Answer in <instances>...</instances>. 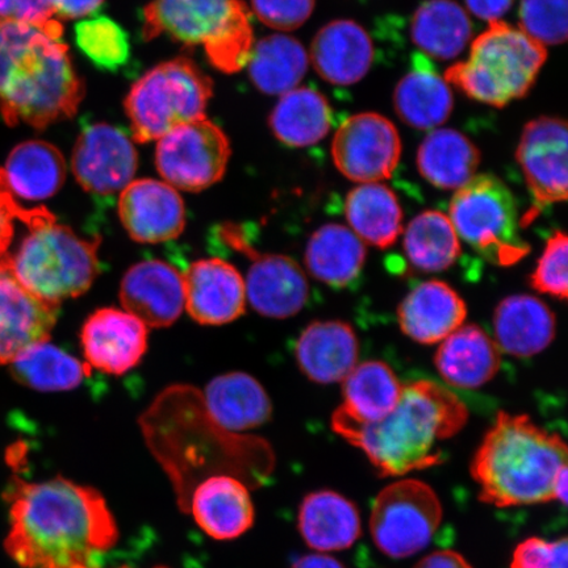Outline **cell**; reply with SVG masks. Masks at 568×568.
I'll list each match as a JSON object with an SVG mask.
<instances>
[{"label":"cell","mask_w":568,"mask_h":568,"mask_svg":"<svg viewBox=\"0 0 568 568\" xmlns=\"http://www.w3.org/2000/svg\"><path fill=\"white\" fill-rule=\"evenodd\" d=\"M10 531L4 549L21 568H83L110 550L119 537L115 518L101 493L57 477L13 479Z\"/></svg>","instance_id":"1"},{"label":"cell","mask_w":568,"mask_h":568,"mask_svg":"<svg viewBox=\"0 0 568 568\" xmlns=\"http://www.w3.org/2000/svg\"><path fill=\"white\" fill-rule=\"evenodd\" d=\"M468 420L464 403L436 382L403 387L399 403L383 420L365 424L339 408L332 428L366 454L383 477H400L443 460L437 445L457 435Z\"/></svg>","instance_id":"2"},{"label":"cell","mask_w":568,"mask_h":568,"mask_svg":"<svg viewBox=\"0 0 568 568\" xmlns=\"http://www.w3.org/2000/svg\"><path fill=\"white\" fill-rule=\"evenodd\" d=\"M62 32L0 21V113L7 124L44 130L80 109L84 84Z\"/></svg>","instance_id":"3"},{"label":"cell","mask_w":568,"mask_h":568,"mask_svg":"<svg viewBox=\"0 0 568 568\" xmlns=\"http://www.w3.org/2000/svg\"><path fill=\"white\" fill-rule=\"evenodd\" d=\"M567 470V446L559 435L527 415L500 412L471 465L480 500L496 507L532 506L556 500L554 489Z\"/></svg>","instance_id":"4"},{"label":"cell","mask_w":568,"mask_h":568,"mask_svg":"<svg viewBox=\"0 0 568 568\" xmlns=\"http://www.w3.org/2000/svg\"><path fill=\"white\" fill-rule=\"evenodd\" d=\"M142 34L202 45L212 65L226 74L247 65L254 45L251 12L241 0H152Z\"/></svg>","instance_id":"5"},{"label":"cell","mask_w":568,"mask_h":568,"mask_svg":"<svg viewBox=\"0 0 568 568\" xmlns=\"http://www.w3.org/2000/svg\"><path fill=\"white\" fill-rule=\"evenodd\" d=\"M546 59V48L520 28L493 21L474 40L467 60L447 69L444 78L474 101L506 106L528 94Z\"/></svg>","instance_id":"6"},{"label":"cell","mask_w":568,"mask_h":568,"mask_svg":"<svg viewBox=\"0 0 568 568\" xmlns=\"http://www.w3.org/2000/svg\"><path fill=\"white\" fill-rule=\"evenodd\" d=\"M19 251L10 255L17 278L40 300L55 305L88 293L99 273L101 239L87 240L53 215L28 226Z\"/></svg>","instance_id":"7"},{"label":"cell","mask_w":568,"mask_h":568,"mask_svg":"<svg viewBox=\"0 0 568 568\" xmlns=\"http://www.w3.org/2000/svg\"><path fill=\"white\" fill-rule=\"evenodd\" d=\"M212 81L186 57L149 70L125 99L134 141L160 140L174 128L205 118Z\"/></svg>","instance_id":"8"},{"label":"cell","mask_w":568,"mask_h":568,"mask_svg":"<svg viewBox=\"0 0 568 568\" xmlns=\"http://www.w3.org/2000/svg\"><path fill=\"white\" fill-rule=\"evenodd\" d=\"M449 219L459 240L489 264L513 266L530 253L516 199L500 178L473 176L454 194Z\"/></svg>","instance_id":"9"},{"label":"cell","mask_w":568,"mask_h":568,"mask_svg":"<svg viewBox=\"0 0 568 568\" xmlns=\"http://www.w3.org/2000/svg\"><path fill=\"white\" fill-rule=\"evenodd\" d=\"M443 506L426 483L404 479L376 496L371 529L376 548L396 559L420 552L436 535Z\"/></svg>","instance_id":"10"},{"label":"cell","mask_w":568,"mask_h":568,"mask_svg":"<svg viewBox=\"0 0 568 568\" xmlns=\"http://www.w3.org/2000/svg\"><path fill=\"white\" fill-rule=\"evenodd\" d=\"M230 158L229 138L205 118L174 128L155 149V165L163 180L175 190L190 193L222 180Z\"/></svg>","instance_id":"11"},{"label":"cell","mask_w":568,"mask_h":568,"mask_svg":"<svg viewBox=\"0 0 568 568\" xmlns=\"http://www.w3.org/2000/svg\"><path fill=\"white\" fill-rule=\"evenodd\" d=\"M220 234L225 244L251 260L244 282L246 301L254 311L272 318L300 314L310 295L307 275L302 266L287 255L255 251L240 225L224 224Z\"/></svg>","instance_id":"12"},{"label":"cell","mask_w":568,"mask_h":568,"mask_svg":"<svg viewBox=\"0 0 568 568\" xmlns=\"http://www.w3.org/2000/svg\"><path fill=\"white\" fill-rule=\"evenodd\" d=\"M402 155L396 126L379 113H358L339 125L332 142L333 162L341 174L359 184L393 176Z\"/></svg>","instance_id":"13"},{"label":"cell","mask_w":568,"mask_h":568,"mask_svg":"<svg viewBox=\"0 0 568 568\" xmlns=\"http://www.w3.org/2000/svg\"><path fill=\"white\" fill-rule=\"evenodd\" d=\"M567 124L558 118H538L525 125L517 148L532 207L521 219L527 226L545 209L567 201Z\"/></svg>","instance_id":"14"},{"label":"cell","mask_w":568,"mask_h":568,"mask_svg":"<svg viewBox=\"0 0 568 568\" xmlns=\"http://www.w3.org/2000/svg\"><path fill=\"white\" fill-rule=\"evenodd\" d=\"M139 154L130 136L118 126L97 123L84 126L71 158V169L83 190L111 195L133 182Z\"/></svg>","instance_id":"15"},{"label":"cell","mask_w":568,"mask_h":568,"mask_svg":"<svg viewBox=\"0 0 568 568\" xmlns=\"http://www.w3.org/2000/svg\"><path fill=\"white\" fill-rule=\"evenodd\" d=\"M60 305L33 295L17 278L10 255L0 260V366L11 365L32 346L47 343Z\"/></svg>","instance_id":"16"},{"label":"cell","mask_w":568,"mask_h":568,"mask_svg":"<svg viewBox=\"0 0 568 568\" xmlns=\"http://www.w3.org/2000/svg\"><path fill=\"white\" fill-rule=\"evenodd\" d=\"M148 326L126 311L98 310L81 332L87 364L111 375L131 372L148 351Z\"/></svg>","instance_id":"17"},{"label":"cell","mask_w":568,"mask_h":568,"mask_svg":"<svg viewBox=\"0 0 568 568\" xmlns=\"http://www.w3.org/2000/svg\"><path fill=\"white\" fill-rule=\"evenodd\" d=\"M119 216L130 237L141 244H161L180 237L186 210L178 191L166 182L133 181L119 197Z\"/></svg>","instance_id":"18"},{"label":"cell","mask_w":568,"mask_h":568,"mask_svg":"<svg viewBox=\"0 0 568 568\" xmlns=\"http://www.w3.org/2000/svg\"><path fill=\"white\" fill-rule=\"evenodd\" d=\"M120 302L148 328H166L184 310L183 274L160 260L139 262L120 284Z\"/></svg>","instance_id":"19"},{"label":"cell","mask_w":568,"mask_h":568,"mask_svg":"<svg viewBox=\"0 0 568 568\" xmlns=\"http://www.w3.org/2000/svg\"><path fill=\"white\" fill-rule=\"evenodd\" d=\"M184 310L202 325H224L244 314L245 282L239 270L222 258L194 262L183 274Z\"/></svg>","instance_id":"20"},{"label":"cell","mask_w":568,"mask_h":568,"mask_svg":"<svg viewBox=\"0 0 568 568\" xmlns=\"http://www.w3.org/2000/svg\"><path fill=\"white\" fill-rule=\"evenodd\" d=\"M187 513L205 535L222 541L243 536L254 523L247 486L232 475H213L199 483L190 496Z\"/></svg>","instance_id":"21"},{"label":"cell","mask_w":568,"mask_h":568,"mask_svg":"<svg viewBox=\"0 0 568 568\" xmlns=\"http://www.w3.org/2000/svg\"><path fill=\"white\" fill-rule=\"evenodd\" d=\"M466 316L465 301L443 281L417 284L397 311L404 335L423 345L443 343L464 325Z\"/></svg>","instance_id":"22"},{"label":"cell","mask_w":568,"mask_h":568,"mask_svg":"<svg viewBox=\"0 0 568 568\" xmlns=\"http://www.w3.org/2000/svg\"><path fill=\"white\" fill-rule=\"evenodd\" d=\"M308 55L324 81L352 87L371 70L374 47L371 36L355 21L335 20L318 31Z\"/></svg>","instance_id":"23"},{"label":"cell","mask_w":568,"mask_h":568,"mask_svg":"<svg viewBox=\"0 0 568 568\" xmlns=\"http://www.w3.org/2000/svg\"><path fill=\"white\" fill-rule=\"evenodd\" d=\"M359 344L349 324L315 322L296 341L297 366L308 379L322 385L343 382L358 365Z\"/></svg>","instance_id":"24"},{"label":"cell","mask_w":568,"mask_h":568,"mask_svg":"<svg viewBox=\"0 0 568 568\" xmlns=\"http://www.w3.org/2000/svg\"><path fill=\"white\" fill-rule=\"evenodd\" d=\"M435 365L447 385L477 389L499 372L501 352L479 325H462L439 345Z\"/></svg>","instance_id":"25"},{"label":"cell","mask_w":568,"mask_h":568,"mask_svg":"<svg viewBox=\"0 0 568 568\" xmlns=\"http://www.w3.org/2000/svg\"><path fill=\"white\" fill-rule=\"evenodd\" d=\"M202 397L213 422L234 435L258 428L273 415V404L266 389L246 373L216 376L205 387Z\"/></svg>","instance_id":"26"},{"label":"cell","mask_w":568,"mask_h":568,"mask_svg":"<svg viewBox=\"0 0 568 568\" xmlns=\"http://www.w3.org/2000/svg\"><path fill=\"white\" fill-rule=\"evenodd\" d=\"M556 316L535 296H508L495 310V343L500 352L517 358L544 352L556 337Z\"/></svg>","instance_id":"27"},{"label":"cell","mask_w":568,"mask_h":568,"mask_svg":"<svg viewBox=\"0 0 568 568\" xmlns=\"http://www.w3.org/2000/svg\"><path fill=\"white\" fill-rule=\"evenodd\" d=\"M395 89L394 104L404 123L416 130L433 131L449 119L454 106L450 84L424 55Z\"/></svg>","instance_id":"28"},{"label":"cell","mask_w":568,"mask_h":568,"mask_svg":"<svg viewBox=\"0 0 568 568\" xmlns=\"http://www.w3.org/2000/svg\"><path fill=\"white\" fill-rule=\"evenodd\" d=\"M300 530L305 544L318 552L345 550L361 537V516L343 495L318 491L302 503Z\"/></svg>","instance_id":"29"},{"label":"cell","mask_w":568,"mask_h":568,"mask_svg":"<svg viewBox=\"0 0 568 568\" xmlns=\"http://www.w3.org/2000/svg\"><path fill=\"white\" fill-rule=\"evenodd\" d=\"M7 187L28 202L47 201L65 183L67 162L47 141H26L13 148L3 169Z\"/></svg>","instance_id":"30"},{"label":"cell","mask_w":568,"mask_h":568,"mask_svg":"<svg viewBox=\"0 0 568 568\" xmlns=\"http://www.w3.org/2000/svg\"><path fill=\"white\" fill-rule=\"evenodd\" d=\"M304 261L317 281L331 287L344 288L361 275L366 261V246L347 226L326 224L312 234Z\"/></svg>","instance_id":"31"},{"label":"cell","mask_w":568,"mask_h":568,"mask_svg":"<svg viewBox=\"0 0 568 568\" xmlns=\"http://www.w3.org/2000/svg\"><path fill=\"white\" fill-rule=\"evenodd\" d=\"M480 152L458 131L437 128L417 152L418 172L439 190H458L477 173Z\"/></svg>","instance_id":"32"},{"label":"cell","mask_w":568,"mask_h":568,"mask_svg":"<svg viewBox=\"0 0 568 568\" xmlns=\"http://www.w3.org/2000/svg\"><path fill=\"white\" fill-rule=\"evenodd\" d=\"M345 215L362 243L381 248L396 243L403 232V211L394 191L382 183L359 184L347 194Z\"/></svg>","instance_id":"33"},{"label":"cell","mask_w":568,"mask_h":568,"mask_svg":"<svg viewBox=\"0 0 568 568\" xmlns=\"http://www.w3.org/2000/svg\"><path fill=\"white\" fill-rule=\"evenodd\" d=\"M471 36V20L454 0H426L412 18V41L433 59H456L465 51Z\"/></svg>","instance_id":"34"},{"label":"cell","mask_w":568,"mask_h":568,"mask_svg":"<svg viewBox=\"0 0 568 568\" xmlns=\"http://www.w3.org/2000/svg\"><path fill=\"white\" fill-rule=\"evenodd\" d=\"M308 65L310 55L301 42L278 33L255 42L246 67L255 88L282 97L297 88Z\"/></svg>","instance_id":"35"},{"label":"cell","mask_w":568,"mask_h":568,"mask_svg":"<svg viewBox=\"0 0 568 568\" xmlns=\"http://www.w3.org/2000/svg\"><path fill=\"white\" fill-rule=\"evenodd\" d=\"M343 383L344 404L339 409L365 424L378 423L389 415L404 387L393 368L381 361L355 366Z\"/></svg>","instance_id":"36"},{"label":"cell","mask_w":568,"mask_h":568,"mask_svg":"<svg viewBox=\"0 0 568 568\" xmlns=\"http://www.w3.org/2000/svg\"><path fill=\"white\" fill-rule=\"evenodd\" d=\"M270 126L284 145H315L331 131V105L318 91L296 88L281 97L270 116Z\"/></svg>","instance_id":"37"},{"label":"cell","mask_w":568,"mask_h":568,"mask_svg":"<svg viewBox=\"0 0 568 568\" xmlns=\"http://www.w3.org/2000/svg\"><path fill=\"white\" fill-rule=\"evenodd\" d=\"M403 246L409 264L423 273L445 272L462 252L449 216L439 211H425L412 220L404 231Z\"/></svg>","instance_id":"38"},{"label":"cell","mask_w":568,"mask_h":568,"mask_svg":"<svg viewBox=\"0 0 568 568\" xmlns=\"http://www.w3.org/2000/svg\"><path fill=\"white\" fill-rule=\"evenodd\" d=\"M11 373L23 386L57 393L81 386L91 367L47 341L20 354L11 364Z\"/></svg>","instance_id":"39"},{"label":"cell","mask_w":568,"mask_h":568,"mask_svg":"<svg viewBox=\"0 0 568 568\" xmlns=\"http://www.w3.org/2000/svg\"><path fill=\"white\" fill-rule=\"evenodd\" d=\"M75 41L99 69L116 71L131 57V44L122 26L109 17L84 19L75 26Z\"/></svg>","instance_id":"40"},{"label":"cell","mask_w":568,"mask_h":568,"mask_svg":"<svg viewBox=\"0 0 568 568\" xmlns=\"http://www.w3.org/2000/svg\"><path fill=\"white\" fill-rule=\"evenodd\" d=\"M520 30L542 47L565 44L567 0H521Z\"/></svg>","instance_id":"41"},{"label":"cell","mask_w":568,"mask_h":568,"mask_svg":"<svg viewBox=\"0 0 568 568\" xmlns=\"http://www.w3.org/2000/svg\"><path fill=\"white\" fill-rule=\"evenodd\" d=\"M567 246L568 240L564 232L557 231L546 241L541 258L530 276L531 287L538 293L567 300Z\"/></svg>","instance_id":"42"},{"label":"cell","mask_w":568,"mask_h":568,"mask_svg":"<svg viewBox=\"0 0 568 568\" xmlns=\"http://www.w3.org/2000/svg\"><path fill=\"white\" fill-rule=\"evenodd\" d=\"M316 0H252L254 16L276 31H294L314 12Z\"/></svg>","instance_id":"43"},{"label":"cell","mask_w":568,"mask_h":568,"mask_svg":"<svg viewBox=\"0 0 568 568\" xmlns=\"http://www.w3.org/2000/svg\"><path fill=\"white\" fill-rule=\"evenodd\" d=\"M567 538L545 541L532 537L517 546L510 568H567Z\"/></svg>","instance_id":"44"},{"label":"cell","mask_w":568,"mask_h":568,"mask_svg":"<svg viewBox=\"0 0 568 568\" xmlns=\"http://www.w3.org/2000/svg\"><path fill=\"white\" fill-rule=\"evenodd\" d=\"M45 209L24 210L16 201L7 187L3 169H0V260L9 255V247L16 233V223L21 222L27 226L39 222L40 219L51 216Z\"/></svg>","instance_id":"45"},{"label":"cell","mask_w":568,"mask_h":568,"mask_svg":"<svg viewBox=\"0 0 568 568\" xmlns=\"http://www.w3.org/2000/svg\"><path fill=\"white\" fill-rule=\"evenodd\" d=\"M0 21L44 28L62 27L54 17L51 0H0Z\"/></svg>","instance_id":"46"},{"label":"cell","mask_w":568,"mask_h":568,"mask_svg":"<svg viewBox=\"0 0 568 568\" xmlns=\"http://www.w3.org/2000/svg\"><path fill=\"white\" fill-rule=\"evenodd\" d=\"M103 3L104 0H51L54 17L67 20L90 17Z\"/></svg>","instance_id":"47"},{"label":"cell","mask_w":568,"mask_h":568,"mask_svg":"<svg viewBox=\"0 0 568 568\" xmlns=\"http://www.w3.org/2000/svg\"><path fill=\"white\" fill-rule=\"evenodd\" d=\"M468 11L475 17L489 21H499L513 9L515 0H465Z\"/></svg>","instance_id":"48"},{"label":"cell","mask_w":568,"mask_h":568,"mask_svg":"<svg viewBox=\"0 0 568 568\" xmlns=\"http://www.w3.org/2000/svg\"><path fill=\"white\" fill-rule=\"evenodd\" d=\"M415 568H473L460 554L452 550L436 551L425 557Z\"/></svg>","instance_id":"49"},{"label":"cell","mask_w":568,"mask_h":568,"mask_svg":"<svg viewBox=\"0 0 568 568\" xmlns=\"http://www.w3.org/2000/svg\"><path fill=\"white\" fill-rule=\"evenodd\" d=\"M291 568H345V566L337 559L318 552L297 559Z\"/></svg>","instance_id":"50"},{"label":"cell","mask_w":568,"mask_h":568,"mask_svg":"<svg viewBox=\"0 0 568 568\" xmlns=\"http://www.w3.org/2000/svg\"><path fill=\"white\" fill-rule=\"evenodd\" d=\"M83 568H92V567H83ZM120 568H130V567H120ZM158 568H165V567H158Z\"/></svg>","instance_id":"51"}]
</instances>
